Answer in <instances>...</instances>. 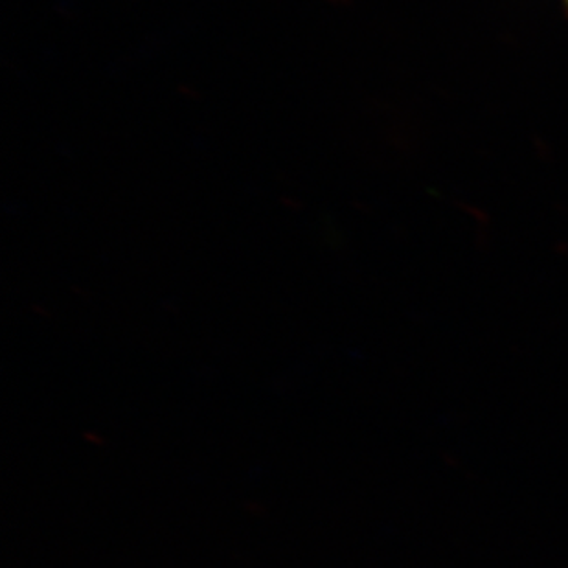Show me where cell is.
<instances>
[{
    "label": "cell",
    "mask_w": 568,
    "mask_h": 568,
    "mask_svg": "<svg viewBox=\"0 0 568 568\" xmlns=\"http://www.w3.org/2000/svg\"><path fill=\"white\" fill-rule=\"evenodd\" d=\"M565 4H567V8H568V0H564Z\"/></svg>",
    "instance_id": "obj_1"
}]
</instances>
